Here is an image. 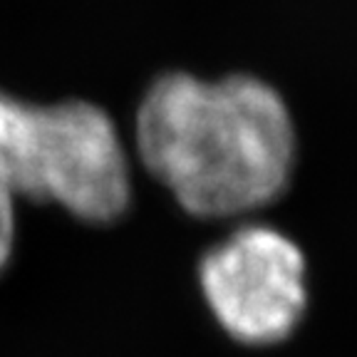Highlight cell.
<instances>
[{"label":"cell","instance_id":"obj_1","mask_svg":"<svg viewBox=\"0 0 357 357\" xmlns=\"http://www.w3.org/2000/svg\"><path fill=\"white\" fill-rule=\"evenodd\" d=\"M146 169L194 216H234L273 201L296 162L290 112L256 77H159L137 114Z\"/></svg>","mask_w":357,"mask_h":357},{"label":"cell","instance_id":"obj_2","mask_svg":"<svg viewBox=\"0 0 357 357\" xmlns=\"http://www.w3.org/2000/svg\"><path fill=\"white\" fill-rule=\"evenodd\" d=\"M0 169L15 196L55 201L84 221H112L129 201L114 124L89 102L35 107L0 92Z\"/></svg>","mask_w":357,"mask_h":357},{"label":"cell","instance_id":"obj_3","mask_svg":"<svg viewBox=\"0 0 357 357\" xmlns=\"http://www.w3.org/2000/svg\"><path fill=\"white\" fill-rule=\"evenodd\" d=\"M201 288L229 335L268 345L288 337L305 310V261L283 234L248 226L204 258Z\"/></svg>","mask_w":357,"mask_h":357},{"label":"cell","instance_id":"obj_4","mask_svg":"<svg viewBox=\"0 0 357 357\" xmlns=\"http://www.w3.org/2000/svg\"><path fill=\"white\" fill-rule=\"evenodd\" d=\"M13 199H15V194H13L6 174L0 169V268H3V263L10 256V245H13V218H15V213H13Z\"/></svg>","mask_w":357,"mask_h":357}]
</instances>
